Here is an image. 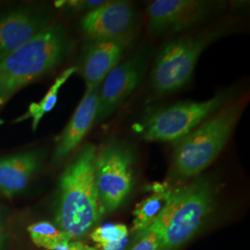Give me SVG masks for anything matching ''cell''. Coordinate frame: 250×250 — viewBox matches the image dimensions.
Returning <instances> with one entry per match:
<instances>
[{"label":"cell","instance_id":"6da1fadb","mask_svg":"<svg viewBox=\"0 0 250 250\" xmlns=\"http://www.w3.org/2000/svg\"><path fill=\"white\" fill-rule=\"evenodd\" d=\"M97 148L84 144L60 179L55 221L72 241L85 235L104 214L95 178Z\"/></svg>","mask_w":250,"mask_h":250},{"label":"cell","instance_id":"d6986e66","mask_svg":"<svg viewBox=\"0 0 250 250\" xmlns=\"http://www.w3.org/2000/svg\"><path fill=\"white\" fill-rule=\"evenodd\" d=\"M138 240L131 250H159L160 236L155 231L146 230L136 235Z\"/></svg>","mask_w":250,"mask_h":250},{"label":"cell","instance_id":"277c9868","mask_svg":"<svg viewBox=\"0 0 250 250\" xmlns=\"http://www.w3.org/2000/svg\"><path fill=\"white\" fill-rule=\"evenodd\" d=\"M248 99H233L213 116L174 143L172 170L175 176H197L217 159L228 143Z\"/></svg>","mask_w":250,"mask_h":250},{"label":"cell","instance_id":"5b68a950","mask_svg":"<svg viewBox=\"0 0 250 250\" xmlns=\"http://www.w3.org/2000/svg\"><path fill=\"white\" fill-rule=\"evenodd\" d=\"M226 33V27L217 25L166 43L157 55L152 68V90L157 95H166L185 87L192 79L206 48Z\"/></svg>","mask_w":250,"mask_h":250},{"label":"cell","instance_id":"7c38bea8","mask_svg":"<svg viewBox=\"0 0 250 250\" xmlns=\"http://www.w3.org/2000/svg\"><path fill=\"white\" fill-rule=\"evenodd\" d=\"M136 12L127 1H106L81 20L83 34L89 40L112 39L134 33Z\"/></svg>","mask_w":250,"mask_h":250},{"label":"cell","instance_id":"2e32d148","mask_svg":"<svg viewBox=\"0 0 250 250\" xmlns=\"http://www.w3.org/2000/svg\"><path fill=\"white\" fill-rule=\"evenodd\" d=\"M75 72H76V67H71L65 70L54 82L52 86L47 91V93L45 94V97L41 99V101L39 103H32L29 106L26 114L23 117H21L19 121L25 120L27 118H32L33 129L36 130L40 121L42 120V118L44 117L45 113L49 112L55 107L58 100V95L62 86L69 80V78Z\"/></svg>","mask_w":250,"mask_h":250},{"label":"cell","instance_id":"ffe728a7","mask_svg":"<svg viewBox=\"0 0 250 250\" xmlns=\"http://www.w3.org/2000/svg\"><path fill=\"white\" fill-rule=\"evenodd\" d=\"M106 1L104 0H77V1H67L64 6L67 8L68 11L72 12H81L85 11L87 13L90 10L95 9Z\"/></svg>","mask_w":250,"mask_h":250},{"label":"cell","instance_id":"ac0fdd59","mask_svg":"<svg viewBox=\"0 0 250 250\" xmlns=\"http://www.w3.org/2000/svg\"><path fill=\"white\" fill-rule=\"evenodd\" d=\"M128 237V229L125 224H106L96 228L90 234L92 241L100 249L124 241Z\"/></svg>","mask_w":250,"mask_h":250},{"label":"cell","instance_id":"7a4b0ae2","mask_svg":"<svg viewBox=\"0 0 250 250\" xmlns=\"http://www.w3.org/2000/svg\"><path fill=\"white\" fill-rule=\"evenodd\" d=\"M73 48L67 29L52 23L0 62V110L18 91L59 68Z\"/></svg>","mask_w":250,"mask_h":250},{"label":"cell","instance_id":"30bf717a","mask_svg":"<svg viewBox=\"0 0 250 250\" xmlns=\"http://www.w3.org/2000/svg\"><path fill=\"white\" fill-rule=\"evenodd\" d=\"M134 33L112 39L89 40L84 45L76 72L84 80L86 90L98 87L107 73L120 62L133 41Z\"/></svg>","mask_w":250,"mask_h":250},{"label":"cell","instance_id":"3957f363","mask_svg":"<svg viewBox=\"0 0 250 250\" xmlns=\"http://www.w3.org/2000/svg\"><path fill=\"white\" fill-rule=\"evenodd\" d=\"M216 192L214 183L204 177L170 188L163 209L146 229L159 234V250H176L195 234L212 208Z\"/></svg>","mask_w":250,"mask_h":250},{"label":"cell","instance_id":"4fadbf2b","mask_svg":"<svg viewBox=\"0 0 250 250\" xmlns=\"http://www.w3.org/2000/svg\"><path fill=\"white\" fill-rule=\"evenodd\" d=\"M99 86L85 90L80 104L58 137L53 155L55 163H61L66 160L80 146L92 125L95 124L99 105Z\"/></svg>","mask_w":250,"mask_h":250},{"label":"cell","instance_id":"8992f818","mask_svg":"<svg viewBox=\"0 0 250 250\" xmlns=\"http://www.w3.org/2000/svg\"><path fill=\"white\" fill-rule=\"evenodd\" d=\"M234 98L233 90H223L206 100L183 101L156 109L138 125V133L142 139L148 142L176 143Z\"/></svg>","mask_w":250,"mask_h":250},{"label":"cell","instance_id":"44dd1931","mask_svg":"<svg viewBox=\"0 0 250 250\" xmlns=\"http://www.w3.org/2000/svg\"><path fill=\"white\" fill-rule=\"evenodd\" d=\"M85 247L86 245H83L81 242L71 241L62 245L61 247L54 250H83Z\"/></svg>","mask_w":250,"mask_h":250},{"label":"cell","instance_id":"7402d4cb","mask_svg":"<svg viewBox=\"0 0 250 250\" xmlns=\"http://www.w3.org/2000/svg\"><path fill=\"white\" fill-rule=\"evenodd\" d=\"M7 243V234L5 231V224L2 218V215L0 213V250H5Z\"/></svg>","mask_w":250,"mask_h":250},{"label":"cell","instance_id":"5bb4252c","mask_svg":"<svg viewBox=\"0 0 250 250\" xmlns=\"http://www.w3.org/2000/svg\"><path fill=\"white\" fill-rule=\"evenodd\" d=\"M45 156L36 148L0 158V193L9 198L21 193L41 169Z\"/></svg>","mask_w":250,"mask_h":250},{"label":"cell","instance_id":"9c48e42d","mask_svg":"<svg viewBox=\"0 0 250 250\" xmlns=\"http://www.w3.org/2000/svg\"><path fill=\"white\" fill-rule=\"evenodd\" d=\"M148 63L143 53H136L119 62L99 86V105L95 124L111 116L144 80Z\"/></svg>","mask_w":250,"mask_h":250},{"label":"cell","instance_id":"8fae6325","mask_svg":"<svg viewBox=\"0 0 250 250\" xmlns=\"http://www.w3.org/2000/svg\"><path fill=\"white\" fill-rule=\"evenodd\" d=\"M52 24L44 9L21 7L0 17V62Z\"/></svg>","mask_w":250,"mask_h":250},{"label":"cell","instance_id":"603a6c76","mask_svg":"<svg viewBox=\"0 0 250 250\" xmlns=\"http://www.w3.org/2000/svg\"><path fill=\"white\" fill-rule=\"evenodd\" d=\"M126 242H127V239H125L124 241L116 243V244H113V245H109V246L106 247L105 249H103V250H123L125 249Z\"/></svg>","mask_w":250,"mask_h":250},{"label":"cell","instance_id":"9a60e30c","mask_svg":"<svg viewBox=\"0 0 250 250\" xmlns=\"http://www.w3.org/2000/svg\"><path fill=\"white\" fill-rule=\"evenodd\" d=\"M170 188L157 185L151 195L139 202L134 211L133 231L139 234L146 230L160 215L166 204Z\"/></svg>","mask_w":250,"mask_h":250},{"label":"cell","instance_id":"cb8c5ba5","mask_svg":"<svg viewBox=\"0 0 250 250\" xmlns=\"http://www.w3.org/2000/svg\"><path fill=\"white\" fill-rule=\"evenodd\" d=\"M83 250H96L94 248H90V247H88V246H86L84 249Z\"/></svg>","mask_w":250,"mask_h":250},{"label":"cell","instance_id":"e0dca14e","mask_svg":"<svg viewBox=\"0 0 250 250\" xmlns=\"http://www.w3.org/2000/svg\"><path fill=\"white\" fill-rule=\"evenodd\" d=\"M27 230L33 243L45 250H56L62 245L72 241L66 232L48 222L31 224Z\"/></svg>","mask_w":250,"mask_h":250},{"label":"cell","instance_id":"52a82bcc","mask_svg":"<svg viewBox=\"0 0 250 250\" xmlns=\"http://www.w3.org/2000/svg\"><path fill=\"white\" fill-rule=\"evenodd\" d=\"M134 150L127 143L110 138L97 148L95 178L104 213L118 209L134 187Z\"/></svg>","mask_w":250,"mask_h":250},{"label":"cell","instance_id":"ba28073f","mask_svg":"<svg viewBox=\"0 0 250 250\" xmlns=\"http://www.w3.org/2000/svg\"><path fill=\"white\" fill-rule=\"evenodd\" d=\"M224 7V2L208 0L151 1L146 10L147 27L154 36L183 33L202 24Z\"/></svg>","mask_w":250,"mask_h":250}]
</instances>
